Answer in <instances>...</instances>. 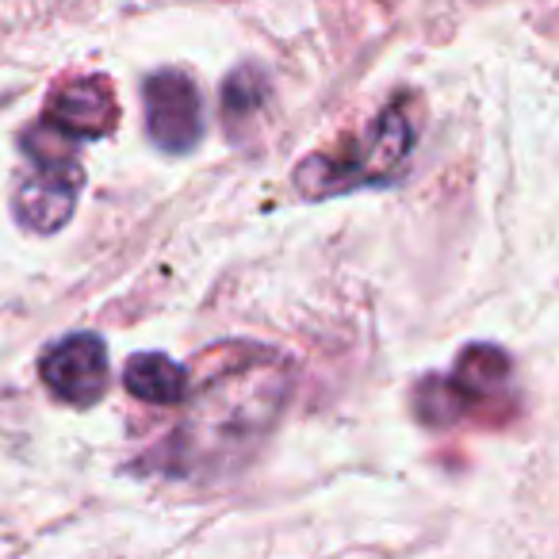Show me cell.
<instances>
[{"label":"cell","mask_w":559,"mask_h":559,"mask_svg":"<svg viewBox=\"0 0 559 559\" xmlns=\"http://www.w3.org/2000/svg\"><path fill=\"white\" fill-rule=\"evenodd\" d=\"M284 391H288V376L272 360L269 365L253 360L246 368L215 376L177 433L188 449V460L195 464L200 456H211V464H226L238 449L257 444L264 429L276 421Z\"/></svg>","instance_id":"1"},{"label":"cell","mask_w":559,"mask_h":559,"mask_svg":"<svg viewBox=\"0 0 559 559\" xmlns=\"http://www.w3.org/2000/svg\"><path fill=\"white\" fill-rule=\"evenodd\" d=\"M414 142H418V123H414L411 100H395L365 139L345 142L342 154H314L296 173L299 188L307 195H330L342 188L376 185V180L395 177L411 157Z\"/></svg>","instance_id":"2"},{"label":"cell","mask_w":559,"mask_h":559,"mask_svg":"<svg viewBox=\"0 0 559 559\" xmlns=\"http://www.w3.org/2000/svg\"><path fill=\"white\" fill-rule=\"evenodd\" d=\"M506 383H510V360L498 349L475 345L460 357L452 380H429L418 391V414L429 426H449L479 406H502Z\"/></svg>","instance_id":"3"},{"label":"cell","mask_w":559,"mask_h":559,"mask_svg":"<svg viewBox=\"0 0 559 559\" xmlns=\"http://www.w3.org/2000/svg\"><path fill=\"white\" fill-rule=\"evenodd\" d=\"M146 127L165 154H188L203 139V100L192 78L162 70L146 81Z\"/></svg>","instance_id":"4"},{"label":"cell","mask_w":559,"mask_h":559,"mask_svg":"<svg viewBox=\"0 0 559 559\" xmlns=\"http://www.w3.org/2000/svg\"><path fill=\"white\" fill-rule=\"evenodd\" d=\"M43 383L73 406H93L108 391V349L96 334H70L43 353Z\"/></svg>","instance_id":"5"},{"label":"cell","mask_w":559,"mask_h":559,"mask_svg":"<svg viewBox=\"0 0 559 559\" xmlns=\"http://www.w3.org/2000/svg\"><path fill=\"white\" fill-rule=\"evenodd\" d=\"M81 169L73 157H50L39 162V173L27 177L16 192V215L20 223H27L32 230L50 234L73 215L81 192Z\"/></svg>","instance_id":"6"},{"label":"cell","mask_w":559,"mask_h":559,"mask_svg":"<svg viewBox=\"0 0 559 559\" xmlns=\"http://www.w3.org/2000/svg\"><path fill=\"white\" fill-rule=\"evenodd\" d=\"M58 134L66 139H100L116 127V100H111V88L108 81L100 78H88V81H73L66 85L62 93L55 96L50 104L47 119Z\"/></svg>","instance_id":"7"},{"label":"cell","mask_w":559,"mask_h":559,"mask_svg":"<svg viewBox=\"0 0 559 559\" xmlns=\"http://www.w3.org/2000/svg\"><path fill=\"white\" fill-rule=\"evenodd\" d=\"M127 391L142 403L154 406H177L185 403L188 395V376L177 360L162 357V353H142V357H131L123 376Z\"/></svg>","instance_id":"8"},{"label":"cell","mask_w":559,"mask_h":559,"mask_svg":"<svg viewBox=\"0 0 559 559\" xmlns=\"http://www.w3.org/2000/svg\"><path fill=\"white\" fill-rule=\"evenodd\" d=\"M264 100V81L261 73L253 70H238L230 81L223 85V111L226 116H246V111H257Z\"/></svg>","instance_id":"9"}]
</instances>
